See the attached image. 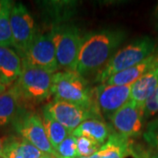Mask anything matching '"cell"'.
I'll use <instances>...</instances> for the list:
<instances>
[{
  "mask_svg": "<svg viewBox=\"0 0 158 158\" xmlns=\"http://www.w3.org/2000/svg\"><path fill=\"white\" fill-rule=\"evenodd\" d=\"M127 34L120 29H104L84 36L76 72L86 77L99 72L118 51Z\"/></svg>",
  "mask_w": 158,
  "mask_h": 158,
  "instance_id": "obj_1",
  "label": "cell"
},
{
  "mask_svg": "<svg viewBox=\"0 0 158 158\" xmlns=\"http://www.w3.org/2000/svg\"><path fill=\"white\" fill-rule=\"evenodd\" d=\"M22 72L11 88L17 94L21 107L30 109L52 95L54 74L22 62Z\"/></svg>",
  "mask_w": 158,
  "mask_h": 158,
  "instance_id": "obj_2",
  "label": "cell"
},
{
  "mask_svg": "<svg viewBox=\"0 0 158 158\" xmlns=\"http://www.w3.org/2000/svg\"><path fill=\"white\" fill-rule=\"evenodd\" d=\"M51 91L56 100L89 109H98L93 89L90 88L85 77L76 71L62 70L54 74Z\"/></svg>",
  "mask_w": 158,
  "mask_h": 158,
  "instance_id": "obj_3",
  "label": "cell"
},
{
  "mask_svg": "<svg viewBox=\"0 0 158 158\" xmlns=\"http://www.w3.org/2000/svg\"><path fill=\"white\" fill-rule=\"evenodd\" d=\"M156 51V41L149 36H142L119 48L109 62L98 72L95 82L105 84L114 74L140 63Z\"/></svg>",
  "mask_w": 158,
  "mask_h": 158,
  "instance_id": "obj_4",
  "label": "cell"
},
{
  "mask_svg": "<svg viewBox=\"0 0 158 158\" xmlns=\"http://www.w3.org/2000/svg\"><path fill=\"white\" fill-rule=\"evenodd\" d=\"M51 35L56 48L58 69L76 71L83 39L77 26L58 23L51 27Z\"/></svg>",
  "mask_w": 158,
  "mask_h": 158,
  "instance_id": "obj_5",
  "label": "cell"
},
{
  "mask_svg": "<svg viewBox=\"0 0 158 158\" xmlns=\"http://www.w3.org/2000/svg\"><path fill=\"white\" fill-rule=\"evenodd\" d=\"M11 123L19 137L32 143L44 154L55 156V150L47 136L42 118L38 113L20 106Z\"/></svg>",
  "mask_w": 158,
  "mask_h": 158,
  "instance_id": "obj_6",
  "label": "cell"
},
{
  "mask_svg": "<svg viewBox=\"0 0 158 158\" xmlns=\"http://www.w3.org/2000/svg\"><path fill=\"white\" fill-rule=\"evenodd\" d=\"M12 47L22 59L37 34L34 18L22 3L13 4L11 12Z\"/></svg>",
  "mask_w": 158,
  "mask_h": 158,
  "instance_id": "obj_7",
  "label": "cell"
},
{
  "mask_svg": "<svg viewBox=\"0 0 158 158\" xmlns=\"http://www.w3.org/2000/svg\"><path fill=\"white\" fill-rule=\"evenodd\" d=\"M22 62L45 69L52 74L56 73L58 64L51 30L36 34L32 44L22 58Z\"/></svg>",
  "mask_w": 158,
  "mask_h": 158,
  "instance_id": "obj_8",
  "label": "cell"
},
{
  "mask_svg": "<svg viewBox=\"0 0 158 158\" xmlns=\"http://www.w3.org/2000/svg\"><path fill=\"white\" fill-rule=\"evenodd\" d=\"M45 107L48 109L52 117L61 123L70 134L88 119H104L98 109L82 107L74 104L56 99L47 104Z\"/></svg>",
  "mask_w": 158,
  "mask_h": 158,
  "instance_id": "obj_9",
  "label": "cell"
},
{
  "mask_svg": "<svg viewBox=\"0 0 158 158\" xmlns=\"http://www.w3.org/2000/svg\"><path fill=\"white\" fill-rule=\"evenodd\" d=\"M144 118V109L129 99L113 114L110 121L114 132L131 139L143 134Z\"/></svg>",
  "mask_w": 158,
  "mask_h": 158,
  "instance_id": "obj_10",
  "label": "cell"
},
{
  "mask_svg": "<svg viewBox=\"0 0 158 158\" xmlns=\"http://www.w3.org/2000/svg\"><path fill=\"white\" fill-rule=\"evenodd\" d=\"M132 85H108L100 84L93 89L96 106L102 117L112 118L114 113L130 99Z\"/></svg>",
  "mask_w": 158,
  "mask_h": 158,
  "instance_id": "obj_11",
  "label": "cell"
},
{
  "mask_svg": "<svg viewBox=\"0 0 158 158\" xmlns=\"http://www.w3.org/2000/svg\"><path fill=\"white\" fill-rule=\"evenodd\" d=\"M22 59L11 47L0 45V85L6 89L16 83L22 72Z\"/></svg>",
  "mask_w": 158,
  "mask_h": 158,
  "instance_id": "obj_12",
  "label": "cell"
},
{
  "mask_svg": "<svg viewBox=\"0 0 158 158\" xmlns=\"http://www.w3.org/2000/svg\"><path fill=\"white\" fill-rule=\"evenodd\" d=\"M158 65V50L150 56L146 58L140 63L136 64L123 71L114 74L106 80L105 85H133L150 69Z\"/></svg>",
  "mask_w": 158,
  "mask_h": 158,
  "instance_id": "obj_13",
  "label": "cell"
},
{
  "mask_svg": "<svg viewBox=\"0 0 158 158\" xmlns=\"http://www.w3.org/2000/svg\"><path fill=\"white\" fill-rule=\"evenodd\" d=\"M158 87V65L150 69L132 85L130 99L144 109L148 98Z\"/></svg>",
  "mask_w": 158,
  "mask_h": 158,
  "instance_id": "obj_14",
  "label": "cell"
},
{
  "mask_svg": "<svg viewBox=\"0 0 158 158\" xmlns=\"http://www.w3.org/2000/svg\"><path fill=\"white\" fill-rule=\"evenodd\" d=\"M113 131L114 130H112V127L106 124L104 119L91 118L77 127L71 135L76 138L82 136L88 137L103 146Z\"/></svg>",
  "mask_w": 158,
  "mask_h": 158,
  "instance_id": "obj_15",
  "label": "cell"
},
{
  "mask_svg": "<svg viewBox=\"0 0 158 158\" xmlns=\"http://www.w3.org/2000/svg\"><path fill=\"white\" fill-rule=\"evenodd\" d=\"M129 138L114 132L98 151L102 158H126L129 156Z\"/></svg>",
  "mask_w": 158,
  "mask_h": 158,
  "instance_id": "obj_16",
  "label": "cell"
},
{
  "mask_svg": "<svg viewBox=\"0 0 158 158\" xmlns=\"http://www.w3.org/2000/svg\"><path fill=\"white\" fill-rule=\"evenodd\" d=\"M20 108L17 94L10 87L0 93V127L12 122Z\"/></svg>",
  "mask_w": 158,
  "mask_h": 158,
  "instance_id": "obj_17",
  "label": "cell"
},
{
  "mask_svg": "<svg viewBox=\"0 0 158 158\" xmlns=\"http://www.w3.org/2000/svg\"><path fill=\"white\" fill-rule=\"evenodd\" d=\"M42 121L51 146L54 150H56L57 147L70 135V133L56 118L52 117L45 106L42 108Z\"/></svg>",
  "mask_w": 158,
  "mask_h": 158,
  "instance_id": "obj_18",
  "label": "cell"
},
{
  "mask_svg": "<svg viewBox=\"0 0 158 158\" xmlns=\"http://www.w3.org/2000/svg\"><path fill=\"white\" fill-rule=\"evenodd\" d=\"M13 2L0 0V45L12 46L11 29V12Z\"/></svg>",
  "mask_w": 158,
  "mask_h": 158,
  "instance_id": "obj_19",
  "label": "cell"
},
{
  "mask_svg": "<svg viewBox=\"0 0 158 158\" xmlns=\"http://www.w3.org/2000/svg\"><path fill=\"white\" fill-rule=\"evenodd\" d=\"M55 158H78L76 137L71 134L55 150Z\"/></svg>",
  "mask_w": 158,
  "mask_h": 158,
  "instance_id": "obj_20",
  "label": "cell"
},
{
  "mask_svg": "<svg viewBox=\"0 0 158 158\" xmlns=\"http://www.w3.org/2000/svg\"><path fill=\"white\" fill-rule=\"evenodd\" d=\"M77 143V151L78 157H86L97 153L102 147L94 140L88 137H77L76 138Z\"/></svg>",
  "mask_w": 158,
  "mask_h": 158,
  "instance_id": "obj_21",
  "label": "cell"
},
{
  "mask_svg": "<svg viewBox=\"0 0 158 158\" xmlns=\"http://www.w3.org/2000/svg\"><path fill=\"white\" fill-rule=\"evenodd\" d=\"M142 137L148 147L158 151V118L148 123Z\"/></svg>",
  "mask_w": 158,
  "mask_h": 158,
  "instance_id": "obj_22",
  "label": "cell"
},
{
  "mask_svg": "<svg viewBox=\"0 0 158 158\" xmlns=\"http://www.w3.org/2000/svg\"><path fill=\"white\" fill-rule=\"evenodd\" d=\"M19 136H8L4 138V147L0 154L1 158H23L18 149Z\"/></svg>",
  "mask_w": 158,
  "mask_h": 158,
  "instance_id": "obj_23",
  "label": "cell"
},
{
  "mask_svg": "<svg viewBox=\"0 0 158 158\" xmlns=\"http://www.w3.org/2000/svg\"><path fill=\"white\" fill-rule=\"evenodd\" d=\"M18 149L23 158H40L44 155L39 148L21 137L18 138Z\"/></svg>",
  "mask_w": 158,
  "mask_h": 158,
  "instance_id": "obj_24",
  "label": "cell"
},
{
  "mask_svg": "<svg viewBox=\"0 0 158 158\" xmlns=\"http://www.w3.org/2000/svg\"><path fill=\"white\" fill-rule=\"evenodd\" d=\"M129 156L133 158H150L148 154L147 145H144L133 139L130 140Z\"/></svg>",
  "mask_w": 158,
  "mask_h": 158,
  "instance_id": "obj_25",
  "label": "cell"
},
{
  "mask_svg": "<svg viewBox=\"0 0 158 158\" xmlns=\"http://www.w3.org/2000/svg\"><path fill=\"white\" fill-rule=\"evenodd\" d=\"M156 113H158V87L145 103L144 118L154 116Z\"/></svg>",
  "mask_w": 158,
  "mask_h": 158,
  "instance_id": "obj_26",
  "label": "cell"
},
{
  "mask_svg": "<svg viewBox=\"0 0 158 158\" xmlns=\"http://www.w3.org/2000/svg\"><path fill=\"white\" fill-rule=\"evenodd\" d=\"M147 150H148V154L150 158H158V151L153 149L151 148H149L147 145Z\"/></svg>",
  "mask_w": 158,
  "mask_h": 158,
  "instance_id": "obj_27",
  "label": "cell"
},
{
  "mask_svg": "<svg viewBox=\"0 0 158 158\" xmlns=\"http://www.w3.org/2000/svg\"><path fill=\"white\" fill-rule=\"evenodd\" d=\"M78 158H102L100 156V155L98 154V152L95 153V154H93V155H91L90 156H86V157H78Z\"/></svg>",
  "mask_w": 158,
  "mask_h": 158,
  "instance_id": "obj_28",
  "label": "cell"
},
{
  "mask_svg": "<svg viewBox=\"0 0 158 158\" xmlns=\"http://www.w3.org/2000/svg\"><path fill=\"white\" fill-rule=\"evenodd\" d=\"M156 28H157L158 31V5L157 7H156ZM156 50H158V47L157 48H156Z\"/></svg>",
  "mask_w": 158,
  "mask_h": 158,
  "instance_id": "obj_29",
  "label": "cell"
},
{
  "mask_svg": "<svg viewBox=\"0 0 158 158\" xmlns=\"http://www.w3.org/2000/svg\"><path fill=\"white\" fill-rule=\"evenodd\" d=\"M3 147H4V139H1L0 138V154L3 150Z\"/></svg>",
  "mask_w": 158,
  "mask_h": 158,
  "instance_id": "obj_30",
  "label": "cell"
},
{
  "mask_svg": "<svg viewBox=\"0 0 158 158\" xmlns=\"http://www.w3.org/2000/svg\"><path fill=\"white\" fill-rule=\"evenodd\" d=\"M40 158H55L54 156H52L50 155H48V154H44L43 156H41Z\"/></svg>",
  "mask_w": 158,
  "mask_h": 158,
  "instance_id": "obj_31",
  "label": "cell"
},
{
  "mask_svg": "<svg viewBox=\"0 0 158 158\" xmlns=\"http://www.w3.org/2000/svg\"><path fill=\"white\" fill-rule=\"evenodd\" d=\"M6 90H7V89H6L5 86H3L2 85H0V93H1V92H4V91H6Z\"/></svg>",
  "mask_w": 158,
  "mask_h": 158,
  "instance_id": "obj_32",
  "label": "cell"
},
{
  "mask_svg": "<svg viewBox=\"0 0 158 158\" xmlns=\"http://www.w3.org/2000/svg\"><path fill=\"white\" fill-rule=\"evenodd\" d=\"M0 158H1V157H0Z\"/></svg>",
  "mask_w": 158,
  "mask_h": 158,
  "instance_id": "obj_33",
  "label": "cell"
}]
</instances>
